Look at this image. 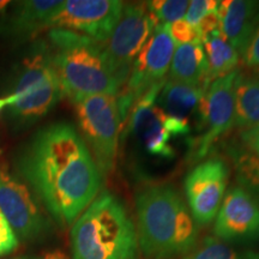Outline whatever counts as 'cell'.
<instances>
[{
    "label": "cell",
    "mask_w": 259,
    "mask_h": 259,
    "mask_svg": "<svg viewBox=\"0 0 259 259\" xmlns=\"http://www.w3.org/2000/svg\"><path fill=\"white\" fill-rule=\"evenodd\" d=\"M18 170L60 228L73 225L102 185L88 145L69 122L38 131L22 151Z\"/></svg>",
    "instance_id": "cell-1"
},
{
    "label": "cell",
    "mask_w": 259,
    "mask_h": 259,
    "mask_svg": "<svg viewBox=\"0 0 259 259\" xmlns=\"http://www.w3.org/2000/svg\"><path fill=\"white\" fill-rule=\"evenodd\" d=\"M139 248L148 259L186 255L198 241V226L179 191L171 184L142 187L136 194Z\"/></svg>",
    "instance_id": "cell-2"
},
{
    "label": "cell",
    "mask_w": 259,
    "mask_h": 259,
    "mask_svg": "<svg viewBox=\"0 0 259 259\" xmlns=\"http://www.w3.org/2000/svg\"><path fill=\"white\" fill-rule=\"evenodd\" d=\"M72 259H139L137 228L118 196L103 191L71 226Z\"/></svg>",
    "instance_id": "cell-3"
},
{
    "label": "cell",
    "mask_w": 259,
    "mask_h": 259,
    "mask_svg": "<svg viewBox=\"0 0 259 259\" xmlns=\"http://www.w3.org/2000/svg\"><path fill=\"white\" fill-rule=\"evenodd\" d=\"M47 45L64 95L71 101L96 94L116 96L120 93L107 60L105 44L78 32L51 29Z\"/></svg>",
    "instance_id": "cell-4"
},
{
    "label": "cell",
    "mask_w": 259,
    "mask_h": 259,
    "mask_svg": "<svg viewBox=\"0 0 259 259\" xmlns=\"http://www.w3.org/2000/svg\"><path fill=\"white\" fill-rule=\"evenodd\" d=\"M11 94L16 101L9 107L10 114L24 125L46 115L64 96L47 42L38 41L31 47Z\"/></svg>",
    "instance_id": "cell-5"
},
{
    "label": "cell",
    "mask_w": 259,
    "mask_h": 259,
    "mask_svg": "<svg viewBox=\"0 0 259 259\" xmlns=\"http://www.w3.org/2000/svg\"><path fill=\"white\" fill-rule=\"evenodd\" d=\"M72 103L79 134L88 145L102 178L107 177L115 167L121 131L116 96L96 94L78 97Z\"/></svg>",
    "instance_id": "cell-6"
},
{
    "label": "cell",
    "mask_w": 259,
    "mask_h": 259,
    "mask_svg": "<svg viewBox=\"0 0 259 259\" xmlns=\"http://www.w3.org/2000/svg\"><path fill=\"white\" fill-rule=\"evenodd\" d=\"M164 82L155 84L135 103L128 114L124 136L128 130V134L137 137L139 144L150 156L173 158L176 151L170 144L171 139L189 135L191 125L168 115L158 106L157 99Z\"/></svg>",
    "instance_id": "cell-7"
},
{
    "label": "cell",
    "mask_w": 259,
    "mask_h": 259,
    "mask_svg": "<svg viewBox=\"0 0 259 259\" xmlns=\"http://www.w3.org/2000/svg\"><path fill=\"white\" fill-rule=\"evenodd\" d=\"M168 25L169 24L156 25L153 34L136 57L125 87L116 95L120 120L124 126L135 103L151 87L166 80L164 77L169 71L171 58L177 47Z\"/></svg>",
    "instance_id": "cell-8"
},
{
    "label": "cell",
    "mask_w": 259,
    "mask_h": 259,
    "mask_svg": "<svg viewBox=\"0 0 259 259\" xmlns=\"http://www.w3.org/2000/svg\"><path fill=\"white\" fill-rule=\"evenodd\" d=\"M157 24L147 3L124 4L121 17L105 44L107 60L121 89L127 82L136 57Z\"/></svg>",
    "instance_id": "cell-9"
},
{
    "label": "cell",
    "mask_w": 259,
    "mask_h": 259,
    "mask_svg": "<svg viewBox=\"0 0 259 259\" xmlns=\"http://www.w3.org/2000/svg\"><path fill=\"white\" fill-rule=\"evenodd\" d=\"M239 70L212 80L204 93L197 122L198 136L190 139L191 158H205L220 138L234 127V83Z\"/></svg>",
    "instance_id": "cell-10"
},
{
    "label": "cell",
    "mask_w": 259,
    "mask_h": 259,
    "mask_svg": "<svg viewBox=\"0 0 259 259\" xmlns=\"http://www.w3.org/2000/svg\"><path fill=\"white\" fill-rule=\"evenodd\" d=\"M0 210L18 240L36 241L51 231V222L38 199L23 181L0 162Z\"/></svg>",
    "instance_id": "cell-11"
},
{
    "label": "cell",
    "mask_w": 259,
    "mask_h": 259,
    "mask_svg": "<svg viewBox=\"0 0 259 259\" xmlns=\"http://www.w3.org/2000/svg\"><path fill=\"white\" fill-rule=\"evenodd\" d=\"M228 164L215 156L197 164L184 181L186 204L197 226H208L215 220L228 186Z\"/></svg>",
    "instance_id": "cell-12"
},
{
    "label": "cell",
    "mask_w": 259,
    "mask_h": 259,
    "mask_svg": "<svg viewBox=\"0 0 259 259\" xmlns=\"http://www.w3.org/2000/svg\"><path fill=\"white\" fill-rule=\"evenodd\" d=\"M120 0H66L52 19L51 29H65L106 44L121 17Z\"/></svg>",
    "instance_id": "cell-13"
},
{
    "label": "cell",
    "mask_w": 259,
    "mask_h": 259,
    "mask_svg": "<svg viewBox=\"0 0 259 259\" xmlns=\"http://www.w3.org/2000/svg\"><path fill=\"white\" fill-rule=\"evenodd\" d=\"M213 221V236L226 244L259 240V205L240 186L227 191Z\"/></svg>",
    "instance_id": "cell-14"
},
{
    "label": "cell",
    "mask_w": 259,
    "mask_h": 259,
    "mask_svg": "<svg viewBox=\"0 0 259 259\" xmlns=\"http://www.w3.org/2000/svg\"><path fill=\"white\" fill-rule=\"evenodd\" d=\"M220 32L242 58L259 27L258 0H222L218 10Z\"/></svg>",
    "instance_id": "cell-15"
},
{
    "label": "cell",
    "mask_w": 259,
    "mask_h": 259,
    "mask_svg": "<svg viewBox=\"0 0 259 259\" xmlns=\"http://www.w3.org/2000/svg\"><path fill=\"white\" fill-rule=\"evenodd\" d=\"M64 2L24 0L15 5L4 24V32L16 38L28 40L41 31L50 30L52 19Z\"/></svg>",
    "instance_id": "cell-16"
},
{
    "label": "cell",
    "mask_w": 259,
    "mask_h": 259,
    "mask_svg": "<svg viewBox=\"0 0 259 259\" xmlns=\"http://www.w3.org/2000/svg\"><path fill=\"white\" fill-rule=\"evenodd\" d=\"M168 73V79L173 82L200 88L205 92L210 85V80L208 60L202 42L178 45Z\"/></svg>",
    "instance_id": "cell-17"
},
{
    "label": "cell",
    "mask_w": 259,
    "mask_h": 259,
    "mask_svg": "<svg viewBox=\"0 0 259 259\" xmlns=\"http://www.w3.org/2000/svg\"><path fill=\"white\" fill-rule=\"evenodd\" d=\"M204 93L205 92L200 88L166 79L158 95L157 103L168 115L190 125L194 119L197 125Z\"/></svg>",
    "instance_id": "cell-18"
},
{
    "label": "cell",
    "mask_w": 259,
    "mask_h": 259,
    "mask_svg": "<svg viewBox=\"0 0 259 259\" xmlns=\"http://www.w3.org/2000/svg\"><path fill=\"white\" fill-rule=\"evenodd\" d=\"M234 126L241 131L259 125V77L239 71L234 83Z\"/></svg>",
    "instance_id": "cell-19"
},
{
    "label": "cell",
    "mask_w": 259,
    "mask_h": 259,
    "mask_svg": "<svg viewBox=\"0 0 259 259\" xmlns=\"http://www.w3.org/2000/svg\"><path fill=\"white\" fill-rule=\"evenodd\" d=\"M202 45L208 60L210 83L238 70L240 56L225 40L220 30L204 37Z\"/></svg>",
    "instance_id": "cell-20"
},
{
    "label": "cell",
    "mask_w": 259,
    "mask_h": 259,
    "mask_svg": "<svg viewBox=\"0 0 259 259\" xmlns=\"http://www.w3.org/2000/svg\"><path fill=\"white\" fill-rule=\"evenodd\" d=\"M234 167L238 186H240L259 205V157L241 143H229L226 148Z\"/></svg>",
    "instance_id": "cell-21"
},
{
    "label": "cell",
    "mask_w": 259,
    "mask_h": 259,
    "mask_svg": "<svg viewBox=\"0 0 259 259\" xmlns=\"http://www.w3.org/2000/svg\"><path fill=\"white\" fill-rule=\"evenodd\" d=\"M183 259H259V253L239 251L215 236H206Z\"/></svg>",
    "instance_id": "cell-22"
},
{
    "label": "cell",
    "mask_w": 259,
    "mask_h": 259,
    "mask_svg": "<svg viewBox=\"0 0 259 259\" xmlns=\"http://www.w3.org/2000/svg\"><path fill=\"white\" fill-rule=\"evenodd\" d=\"M189 4L187 0H153L147 2V8L158 24H171L184 19Z\"/></svg>",
    "instance_id": "cell-23"
},
{
    "label": "cell",
    "mask_w": 259,
    "mask_h": 259,
    "mask_svg": "<svg viewBox=\"0 0 259 259\" xmlns=\"http://www.w3.org/2000/svg\"><path fill=\"white\" fill-rule=\"evenodd\" d=\"M169 28V34L176 45H189V44H198L202 42L198 29L187 23L185 19L174 22L168 25Z\"/></svg>",
    "instance_id": "cell-24"
},
{
    "label": "cell",
    "mask_w": 259,
    "mask_h": 259,
    "mask_svg": "<svg viewBox=\"0 0 259 259\" xmlns=\"http://www.w3.org/2000/svg\"><path fill=\"white\" fill-rule=\"evenodd\" d=\"M219 3L220 2L218 0H193V2H190L185 15V21L193 27H197V24L199 23V21L204 16L218 10Z\"/></svg>",
    "instance_id": "cell-25"
},
{
    "label": "cell",
    "mask_w": 259,
    "mask_h": 259,
    "mask_svg": "<svg viewBox=\"0 0 259 259\" xmlns=\"http://www.w3.org/2000/svg\"><path fill=\"white\" fill-rule=\"evenodd\" d=\"M19 246V240L0 210V258L11 254Z\"/></svg>",
    "instance_id": "cell-26"
},
{
    "label": "cell",
    "mask_w": 259,
    "mask_h": 259,
    "mask_svg": "<svg viewBox=\"0 0 259 259\" xmlns=\"http://www.w3.org/2000/svg\"><path fill=\"white\" fill-rule=\"evenodd\" d=\"M242 59L246 66L250 69H259V27L246 48Z\"/></svg>",
    "instance_id": "cell-27"
},
{
    "label": "cell",
    "mask_w": 259,
    "mask_h": 259,
    "mask_svg": "<svg viewBox=\"0 0 259 259\" xmlns=\"http://www.w3.org/2000/svg\"><path fill=\"white\" fill-rule=\"evenodd\" d=\"M241 144L259 157V125L240 132Z\"/></svg>",
    "instance_id": "cell-28"
},
{
    "label": "cell",
    "mask_w": 259,
    "mask_h": 259,
    "mask_svg": "<svg viewBox=\"0 0 259 259\" xmlns=\"http://www.w3.org/2000/svg\"><path fill=\"white\" fill-rule=\"evenodd\" d=\"M197 29H198L200 36H202V40L205 36H208V35L211 34V32L219 30L220 18H219L218 12L213 11L204 16V17L199 21V23L197 24Z\"/></svg>",
    "instance_id": "cell-29"
},
{
    "label": "cell",
    "mask_w": 259,
    "mask_h": 259,
    "mask_svg": "<svg viewBox=\"0 0 259 259\" xmlns=\"http://www.w3.org/2000/svg\"><path fill=\"white\" fill-rule=\"evenodd\" d=\"M40 259H70L63 251L60 250H53L50 252H46L44 255H41Z\"/></svg>",
    "instance_id": "cell-30"
},
{
    "label": "cell",
    "mask_w": 259,
    "mask_h": 259,
    "mask_svg": "<svg viewBox=\"0 0 259 259\" xmlns=\"http://www.w3.org/2000/svg\"><path fill=\"white\" fill-rule=\"evenodd\" d=\"M16 101V97L15 95H12V94H10L6 97H3V99H0V111H2L3 108H5V107H10Z\"/></svg>",
    "instance_id": "cell-31"
},
{
    "label": "cell",
    "mask_w": 259,
    "mask_h": 259,
    "mask_svg": "<svg viewBox=\"0 0 259 259\" xmlns=\"http://www.w3.org/2000/svg\"><path fill=\"white\" fill-rule=\"evenodd\" d=\"M10 4H11V2H9V0H0V14L4 12L9 8Z\"/></svg>",
    "instance_id": "cell-32"
},
{
    "label": "cell",
    "mask_w": 259,
    "mask_h": 259,
    "mask_svg": "<svg viewBox=\"0 0 259 259\" xmlns=\"http://www.w3.org/2000/svg\"><path fill=\"white\" fill-rule=\"evenodd\" d=\"M4 259H40V257H34V255H21V257H11Z\"/></svg>",
    "instance_id": "cell-33"
},
{
    "label": "cell",
    "mask_w": 259,
    "mask_h": 259,
    "mask_svg": "<svg viewBox=\"0 0 259 259\" xmlns=\"http://www.w3.org/2000/svg\"><path fill=\"white\" fill-rule=\"evenodd\" d=\"M257 76L259 77V69H258V72H257Z\"/></svg>",
    "instance_id": "cell-34"
}]
</instances>
